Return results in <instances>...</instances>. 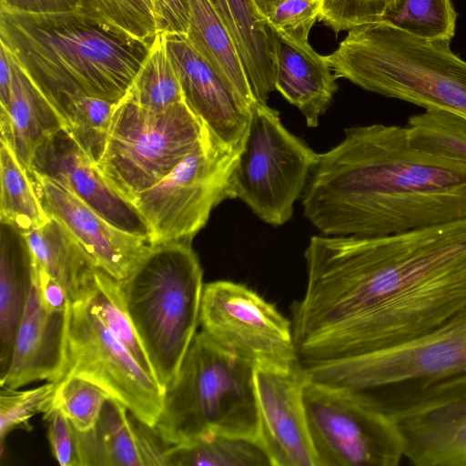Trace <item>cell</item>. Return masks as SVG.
<instances>
[{"mask_svg": "<svg viewBox=\"0 0 466 466\" xmlns=\"http://www.w3.org/2000/svg\"><path fill=\"white\" fill-rule=\"evenodd\" d=\"M32 259L76 299L98 268L76 238L57 220L23 234Z\"/></svg>", "mask_w": 466, "mask_h": 466, "instance_id": "cell-26", "label": "cell"}, {"mask_svg": "<svg viewBox=\"0 0 466 466\" xmlns=\"http://www.w3.org/2000/svg\"><path fill=\"white\" fill-rule=\"evenodd\" d=\"M117 102L81 96L74 99L67 108V130L96 164L103 153L111 117Z\"/></svg>", "mask_w": 466, "mask_h": 466, "instance_id": "cell-34", "label": "cell"}, {"mask_svg": "<svg viewBox=\"0 0 466 466\" xmlns=\"http://www.w3.org/2000/svg\"><path fill=\"white\" fill-rule=\"evenodd\" d=\"M205 123L186 101L161 111L122 97L116 105L103 153L96 163L128 200L154 186L200 141Z\"/></svg>", "mask_w": 466, "mask_h": 466, "instance_id": "cell-8", "label": "cell"}, {"mask_svg": "<svg viewBox=\"0 0 466 466\" xmlns=\"http://www.w3.org/2000/svg\"><path fill=\"white\" fill-rule=\"evenodd\" d=\"M107 398L93 429L76 431L81 466H146L135 417Z\"/></svg>", "mask_w": 466, "mask_h": 466, "instance_id": "cell-25", "label": "cell"}, {"mask_svg": "<svg viewBox=\"0 0 466 466\" xmlns=\"http://www.w3.org/2000/svg\"><path fill=\"white\" fill-rule=\"evenodd\" d=\"M163 35L188 107L224 143L241 147L250 106L195 50L186 34Z\"/></svg>", "mask_w": 466, "mask_h": 466, "instance_id": "cell-17", "label": "cell"}, {"mask_svg": "<svg viewBox=\"0 0 466 466\" xmlns=\"http://www.w3.org/2000/svg\"><path fill=\"white\" fill-rule=\"evenodd\" d=\"M0 42L66 120L70 103L81 96L119 101L150 46L107 29L78 9L0 12Z\"/></svg>", "mask_w": 466, "mask_h": 466, "instance_id": "cell-3", "label": "cell"}, {"mask_svg": "<svg viewBox=\"0 0 466 466\" xmlns=\"http://www.w3.org/2000/svg\"><path fill=\"white\" fill-rule=\"evenodd\" d=\"M77 9L74 0H0V12L52 14Z\"/></svg>", "mask_w": 466, "mask_h": 466, "instance_id": "cell-42", "label": "cell"}, {"mask_svg": "<svg viewBox=\"0 0 466 466\" xmlns=\"http://www.w3.org/2000/svg\"><path fill=\"white\" fill-rule=\"evenodd\" d=\"M188 28L187 37L195 50L250 107L258 102L252 92L236 43L208 0H183Z\"/></svg>", "mask_w": 466, "mask_h": 466, "instance_id": "cell-24", "label": "cell"}, {"mask_svg": "<svg viewBox=\"0 0 466 466\" xmlns=\"http://www.w3.org/2000/svg\"><path fill=\"white\" fill-rule=\"evenodd\" d=\"M303 402L318 466H397V425L349 391L307 379Z\"/></svg>", "mask_w": 466, "mask_h": 466, "instance_id": "cell-11", "label": "cell"}, {"mask_svg": "<svg viewBox=\"0 0 466 466\" xmlns=\"http://www.w3.org/2000/svg\"><path fill=\"white\" fill-rule=\"evenodd\" d=\"M165 465L273 466L259 440L212 433L171 446Z\"/></svg>", "mask_w": 466, "mask_h": 466, "instance_id": "cell-27", "label": "cell"}, {"mask_svg": "<svg viewBox=\"0 0 466 466\" xmlns=\"http://www.w3.org/2000/svg\"><path fill=\"white\" fill-rule=\"evenodd\" d=\"M124 97L154 111L165 110L185 101L163 33L156 35L139 71Z\"/></svg>", "mask_w": 466, "mask_h": 466, "instance_id": "cell-29", "label": "cell"}, {"mask_svg": "<svg viewBox=\"0 0 466 466\" xmlns=\"http://www.w3.org/2000/svg\"><path fill=\"white\" fill-rule=\"evenodd\" d=\"M199 325L218 347L255 368L299 370L291 320L245 285L229 280L205 284Z\"/></svg>", "mask_w": 466, "mask_h": 466, "instance_id": "cell-13", "label": "cell"}, {"mask_svg": "<svg viewBox=\"0 0 466 466\" xmlns=\"http://www.w3.org/2000/svg\"><path fill=\"white\" fill-rule=\"evenodd\" d=\"M450 44L380 21L349 30L325 59L337 78L367 91L466 118V61Z\"/></svg>", "mask_w": 466, "mask_h": 466, "instance_id": "cell-4", "label": "cell"}, {"mask_svg": "<svg viewBox=\"0 0 466 466\" xmlns=\"http://www.w3.org/2000/svg\"><path fill=\"white\" fill-rule=\"evenodd\" d=\"M7 53L13 78L9 105L6 108L0 107L1 141L11 147L20 163L29 170L35 152L43 140L59 129L67 128L68 124L8 50Z\"/></svg>", "mask_w": 466, "mask_h": 466, "instance_id": "cell-21", "label": "cell"}, {"mask_svg": "<svg viewBox=\"0 0 466 466\" xmlns=\"http://www.w3.org/2000/svg\"><path fill=\"white\" fill-rule=\"evenodd\" d=\"M230 32L258 102L276 90L273 31L253 0H208Z\"/></svg>", "mask_w": 466, "mask_h": 466, "instance_id": "cell-22", "label": "cell"}, {"mask_svg": "<svg viewBox=\"0 0 466 466\" xmlns=\"http://www.w3.org/2000/svg\"><path fill=\"white\" fill-rule=\"evenodd\" d=\"M77 9L107 29L150 46L157 32L152 0H74Z\"/></svg>", "mask_w": 466, "mask_h": 466, "instance_id": "cell-32", "label": "cell"}, {"mask_svg": "<svg viewBox=\"0 0 466 466\" xmlns=\"http://www.w3.org/2000/svg\"><path fill=\"white\" fill-rule=\"evenodd\" d=\"M416 466H466V381L394 420Z\"/></svg>", "mask_w": 466, "mask_h": 466, "instance_id": "cell-18", "label": "cell"}, {"mask_svg": "<svg viewBox=\"0 0 466 466\" xmlns=\"http://www.w3.org/2000/svg\"><path fill=\"white\" fill-rule=\"evenodd\" d=\"M301 200L324 235L400 233L466 218V163L414 147L405 127H352L318 154Z\"/></svg>", "mask_w": 466, "mask_h": 466, "instance_id": "cell-2", "label": "cell"}, {"mask_svg": "<svg viewBox=\"0 0 466 466\" xmlns=\"http://www.w3.org/2000/svg\"><path fill=\"white\" fill-rule=\"evenodd\" d=\"M0 222L25 234L50 219L38 199L28 170L3 141L0 146Z\"/></svg>", "mask_w": 466, "mask_h": 466, "instance_id": "cell-28", "label": "cell"}, {"mask_svg": "<svg viewBox=\"0 0 466 466\" xmlns=\"http://www.w3.org/2000/svg\"><path fill=\"white\" fill-rule=\"evenodd\" d=\"M158 33L187 34L188 18L183 0H152Z\"/></svg>", "mask_w": 466, "mask_h": 466, "instance_id": "cell-41", "label": "cell"}, {"mask_svg": "<svg viewBox=\"0 0 466 466\" xmlns=\"http://www.w3.org/2000/svg\"><path fill=\"white\" fill-rule=\"evenodd\" d=\"M317 157L277 110L256 102L230 177V199L243 201L265 223L281 226L292 217Z\"/></svg>", "mask_w": 466, "mask_h": 466, "instance_id": "cell-9", "label": "cell"}, {"mask_svg": "<svg viewBox=\"0 0 466 466\" xmlns=\"http://www.w3.org/2000/svg\"><path fill=\"white\" fill-rule=\"evenodd\" d=\"M119 283L156 380L165 390L199 325L204 284L198 256L189 240L149 244Z\"/></svg>", "mask_w": 466, "mask_h": 466, "instance_id": "cell-5", "label": "cell"}, {"mask_svg": "<svg viewBox=\"0 0 466 466\" xmlns=\"http://www.w3.org/2000/svg\"><path fill=\"white\" fill-rule=\"evenodd\" d=\"M466 381V309L428 333L358 362L330 385L392 420Z\"/></svg>", "mask_w": 466, "mask_h": 466, "instance_id": "cell-7", "label": "cell"}, {"mask_svg": "<svg viewBox=\"0 0 466 466\" xmlns=\"http://www.w3.org/2000/svg\"><path fill=\"white\" fill-rule=\"evenodd\" d=\"M28 173L47 216L76 238L96 267L116 280L127 278L148 241L118 228L52 178L32 169Z\"/></svg>", "mask_w": 466, "mask_h": 466, "instance_id": "cell-15", "label": "cell"}, {"mask_svg": "<svg viewBox=\"0 0 466 466\" xmlns=\"http://www.w3.org/2000/svg\"><path fill=\"white\" fill-rule=\"evenodd\" d=\"M67 311H48L34 279L1 388L17 390L38 380L58 381L66 372Z\"/></svg>", "mask_w": 466, "mask_h": 466, "instance_id": "cell-19", "label": "cell"}, {"mask_svg": "<svg viewBox=\"0 0 466 466\" xmlns=\"http://www.w3.org/2000/svg\"><path fill=\"white\" fill-rule=\"evenodd\" d=\"M457 18L452 0H397L382 21L420 38L451 41Z\"/></svg>", "mask_w": 466, "mask_h": 466, "instance_id": "cell-33", "label": "cell"}, {"mask_svg": "<svg viewBox=\"0 0 466 466\" xmlns=\"http://www.w3.org/2000/svg\"><path fill=\"white\" fill-rule=\"evenodd\" d=\"M79 296L89 302L106 327L156 380L150 360L128 313L119 280L96 268Z\"/></svg>", "mask_w": 466, "mask_h": 466, "instance_id": "cell-30", "label": "cell"}, {"mask_svg": "<svg viewBox=\"0 0 466 466\" xmlns=\"http://www.w3.org/2000/svg\"><path fill=\"white\" fill-rule=\"evenodd\" d=\"M13 71L5 46L0 43V107L6 108L10 102Z\"/></svg>", "mask_w": 466, "mask_h": 466, "instance_id": "cell-43", "label": "cell"}, {"mask_svg": "<svg viewBox=\"0 0 466 466\" xmlns=\"http://www.w3.org/2000/svg\"><path fill=\"white\" fill-rule=\"evenodd\" d=\"M261 15L267 19L270 12L281 0H253Z\"/></svg>", "mask_w": 466, "mask_h": 466, "instance_id": "cell-44", "label": "cell"}, {"mask_svg": "<svg viewBox=\"0 0 466 466\" xmlns=\"http://www.w3.org/2000/svg\"><path fill=\"white\" fill-rule=\"evenodd\" d=\"M66 375L95 384L130 415L155 428L164 389L82 296L71 300L67 311Z\"/></svg>", "mask_w": 466, "mask_h": 466, "instance_id": "cell-12", "label": "cell"}, {"mask_svg": "<svg viewBox=\"0 0 466 466\" xmlns=\"http://www.w3.org/2000/svg\"><path fill=\"white\" fill-rule=\"evenodd\" d=\"M241 147H229L205 124L196 147L169 174L132 199L147 224L149 244L191 241L212 209L230 199V177Z\"/></svg>", "mask_w": 466, "mask_h": 466, "instance_id": "cell-10", "label": "cell"}, {"mask_svg": "<svg viewBox=\"0 0 466 466\" xmlns=\"http://www.w3.org/2000/svg\"><path fill=\"white\" fill-rule=\"evenodd\" d=\"M33 264L34 279L38 288L44 307L48 311L66 310L71 303L67 290L45 269L35 265L34 261Z\"/></svg>", "mask_w": 466, "mask_h": 466, "instance_id": "cell-40", "label": "cell"}, {"mask_svg": "<svg viewBox=\"0 0 466 466\" xmlns=\"http://www.w3.org/2000/svg\"><path fill=\"white\" fill-rule=\"evenodd\" d=\"M255 369L197 332L155 429L170 446L212 433L259 440Z\"/></svg>", "mask_w": 466, "mask_h": 466, "instance_id": "cell-6", "label": "cell"}, {"mask_svg": "<svg viewBox=\"0 0 466 466\" xmlns=\"http://www.w3.org/2000/svg\"><path fill=\"white\" fill-rule=\"evenodd\" d=\"M307 379L299 369H255L258 439L273 466H318L303 402Z\"/></svg>", "mask_w": 466, "mask_h": 466, "instance_id": "cell-16", "label": "cell"}, {"mask_svg": "<svg viewBox=\"0 0 466 466\" xmlns=\"http://www.w3.org/2000/svg\"><path fill=\"white\" fill-rule=\"evenodd\" d=\"M407 137L416 148L440 157L466 163V118L440 109L409 116Z\"/></svg>", "mask_w": 466, "mask_h": 466, "instance_id": "cell-31", "label": "cell"}, {"mask_svg": "<svg viewBox=\"0 0 466 466\" xmlns=\"http://www.w3.org/2000/svg\"><path fill=\"white\" fill-rule=\"evenodd\" d=\"M291 306L299 370L330 385L466 309V218L400 233L313 236Z\"/></svg>", "mask_w": 466, "mask_h": 466, "instance_id": "cell-1", "label": "cell"}, {"mask_svg": "<svg viewBox=\"0 0 466 466\" xmlns=\"http://www.w3.org/2000/svg\"><path fill=\"white\" fill-rule=\"evenodd\" d=\"M34 264L20 231L1 222L0 376L6 371L16 331L33 285Z\"/></svg>", "mask_w": 466, "mask_h": 466, "instance_id": "cell-23", "label": "cell"}, {"mask_svg": "<svg viewBox=\"0 0 466 466\" xmlns=\"http://www.w3.org/2000/svg\"><path fill=\"white\" fill-rule=\"evenodd\" d=\"M397 0H320L319 20L337 35L361 25L380 22Z\"/></svg>", "mask_w": 466, "mask_h": 466, "instance_id": "cell-37", "label": "cell"}, {"mask_svg": "<svg viewBox=\"0 0 466 466\" xmlns=\"http://www.w3.org/2000/svg\"><path fill=\"white\" fill-rule=\"evenodd\" d=\"M31 169L67 188L118 228L149 243L147 224L134 204L108 181L66 127L43 140Z\"/></svg>", "mask_w": 466, "mask_h": 466, "instance_id": "cell-14", "label": "cell"}, {"mask_svg": "<svg viewBox=\"0 0 466 466\" xmlns=\"http://www.w3.org/2000/svg\"><path fill=\"white\" fill-rule=\"evenodd\" d=\"M58 381H46L41 386L25 390L1 388L0 439L2 453L5 439L11 431L18 429L30 430V419L35 414L45 413L50 409Z\"/></svg>", "mask_w": 466, "mask_h": 466, "instance_id": "cell-36", "label": "cell"}, {"mask_svg": "<svg viewBox=\"0 0 466 466\" xmlns=\"http://www.w3.org/2000/svg\"><path fill=\"white\" fill-rule=\"evenodd\" d=\"M51 452L61 466H81L76 430L56 407L44 413Z\"/></svg>", "mask_w": 466, "mask_h": 466, "instance_id": "cell-39", "label": "cell"}, {"mask_svg": "<svg viewBox=\"0 0 466 466\" xmlns=\"http://www.w3.org/2000/svg\"><path fill=\"white\" fill-rule=\"evenodd\" d=\"M107 398L95 384L66 375L58 381L52 406L58 408L76 431L84 432L94 428Z\"/></svg>", "mask_w": 466, "mask_h": 466, "instance_id": "cell-35", "label": "cell"}, {"mask_svg": "<svg viewBox=\"0 0 466 466\" xmlns=\"http://www.w3.org/2000/svg\"><path fill=\"white\" fill-rule=\"evenodd\" d=\"M320 0H281L267 17L276 31L309 41L319 16Z\"/></svg>", "mask_w": 466, "mask_h": 466, "instance_id": "cell-38", "label": "cell"}, {"mask_svg": "<svg viewBox=\"0 0 466 466\" xmlns=\"http://www.w3.org/2000/svg\"><path fill=\"white\" fill-rule=\"evenodd\" d=\"M272 28V27H271ZM275 41V88L305 116L307 126L319 120L338 89L336 76L325 56L307 40L292 37L272 28Z\"/></svg>", "mask_w": 466, "mask_h": 466, "instance_id": "cell-20", "label": "cell"}]
</instances>
